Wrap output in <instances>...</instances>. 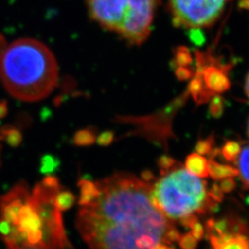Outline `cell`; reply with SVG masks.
Masks as SVG:
<instances>
[{
  "label": "cell",
  "mask_w": 249,
  "mask_h": 249,
  "mask_svg": "<svg viewBox=\"0 0 249 249\" xmlns=\"http://www.w3.org/2000/svg\"><path fill=\"white\" fill-rule=\"evenodd\" d=\"M75 200H76V197L71 192L62 191L55 194L53 198V204L58 211L65 212L71 208L75 203Z\"/></svg>",
  "instance_id": "11"
},
{
  "label": "cell",
  "mask_w": 249,
  "mask_h": 249,
  "mask_svg": "<svg viewBox=\"0 0 249 249\" xmlns=\"http://www.w3.org/2000/svg\"><path fill=\"white\" fill-rule=\"evenodd\" d=\"M0 77L13 97L36 102L56 86L57 63L51 50L35 39H19L5 48L0 57Z\"/></svg>",
  "instance_id": "2"
},
{
  "label": "cell",
  "mask_w": 249,
  "mask_h": 249,
  "mask_svg": "<svg viewBox=\"0 0 249 249\" xmlns=\"http://www.w3.org/2000/svg\"><path fill=\"white\" fill-rule=\"evenodd\" d=\"M220 187L223 190V193H230L236 187V183L231 178H226L222 180Z\"/></svg>",
  "instance_id": "19"
},
{
  "label": "cell",
  "mask_w": 249,
  "mask_h": 249,
  "mask_svg": "<svg viewBox=\"0 0 249 249\" xmlns=\"http://www.w3.org/2000/svg\"><path fill=\"white\" fill-rule=\"evenodd\" d=\"M178 242L182 249H196L197 248V240L192 235L191 232L181 235Z\"/></svg>",
  "instance_id": "14"
},
{
  "label": "cell",
  "mask_w": 249,
  "mask_h": 249,
  "mask_svg": "<svg viewBox=\"0 0 249 249\" xmlns=\"http://www.w3.org/2000/svg\"><path fill=\"white\" fill-rule=\"evenodd\" d=\"M191 233H192V235L196 238V240L199 241L201 240L202 238H203V236H204V228H203V226H202V224L200 223H198V222H196L191 228Z\"/></svg>",
  "instance_id": "20"
},
{
  "label": "cell",
  "mask_w": 249,
  "mask_h": 249,
  "mask_svg": "<svg viewBox=\"0 0 249 249\" xmlns=\"http://www.w3.org/2000/svg\"><path fill=\"white\" fill-rule=\"evenodd\" d=\"M237 158L238 175L240 176L244 184L249 187V144L242 149Z\"/></svg>",
  "instance_id": "10"
},
{
  "label": "cell",
  "mask_w": 249,
  "mask_h": 249,
  "mask_svg": "<svg viewBox=\"0 0 249 249\" xmlns=\"http://www.w3.org/2000/svg\"><path fill=\"white\" fill-rule=\"evenodd\" d=\"M6 46V43H5V39L3 38V36H0V57H1V55H2V53H3V51L5 50V47Z\"/></svg>",
  "instance_id": "22"
},
{
  "label": "cell",
  "mask_w": 249,
  "mask_h": 249,
  "mask_svg": "<svg viewBox=\"0 0 249 249\" xmlns=\"http://www.w3.org/2000/svg\"><path fill=\"white\" fill-rule=\"evenodd\" d=\"M229 0H169L176 25L197 29L213 25Z\"/></svg>",
  "instance_id": "5"
},
{
  "label": "cell",
  "mask_w": 249,
  "mask_h": 249,
  "mask_svg": "<svg viewBox=\"0 0 249 249\" xmlns=\"http://www.w3.org/2000/svg\"><path fill=\"white\" fill-rule=\"evenodd\" d=\"M220 249H249V239L244 234H233Z\"/></svg>",
  "instance_id": "12"
},
{
  "label": "cell",
  "mask_w": 249,
  "mask_h": 249,
  "mask_svg": "<svg viewBox=\"0 0 249 249\" xmlns=\"http://www.w3.org/2000/svg\"><path fill=\"white\" fill-rule=\"evenodd\" d=\"M180 237H181V233L175 227H170L165 234V239L168 244L174 243V242H178Z\"/></svg>",
  "instance_id": "21"
},
{
  "label": "cell",
  "mask_w": 249,
  "mask_h": 249,
  "mask_svg": "<svg viewBox=\"0 0 249 249\" xmlns=\"http://www.w3.org/2000/svg\"></svg>",
  "instance_id": "26"
},
{
  "label": "cell",
  "mask_w": 249,
  "mask_h": 249,
  "mask_svg": "<svg viewBox=\"0 0 249 249\" xmlns=\"http://www.w3.org/2000/svg\"><path fill=\"white\" fill-rule=\"evenodd\" d=\"M179 222H180V224L182 226H184L185 228H191L196 222H198V218L196 214H190L186 217L179 219Z\"/></svg>",
  "instance_id": "18"
},
{
  "label": "cell",
  "mask_w": 249,
  "mask_h": 249,
  "mask_svg": "<svg viewBox=\"0 0 249 249\" xmlns=\"http://www.w3.org/2000/svg\"><path fill=\"white\" fill-rule=\"evenodd\" d=\"M245 89H246V94L248 96V98L249 99V73L247 76V79H246V85H245Z\"/></svg>",
  "instance_id": "24"
},
{
  "label": "cell",
  "mask_w": 249,
  "mask_h": 249,
  "mask_svg": "<svg viewBox=\"0 0 249 249\" xmlns=\"http://www.w3.org/2000/svg\"><path fill=\"white\" fill-rule=\"evenodd\" d=\"M154 249H176L173 246H168V244H160Z\"/></svg>",
  "instance_id": "23"
},
{
  "label": "cell",
  "mask_w": 249,
  "mask_h": 249,
  "mask_svg": "<svg viewBox=\"0 0 249 249\" xmlns=\"http://www.w3.org/2000/svg\"><path fill=\"white\" fill-rule=\"evenodd\" d=\"M79 186L80 188V198L79 201L80 206L89 204L98 195L97 187L90 181H80Z\"/></svg>",
  "instance_id": "9"
},
{
  "label": "cell",
  "mask_w": 249,
  "mask_h": 249,
  "mask_svg": "<svg viewBox=\"0 0 249 249\" xmlns=\"http://www.w3.org/2000/svg\"><path fill=\"white\" fill-rule=\"evenodd\" d=\"M226 70L224 67L211 66L208 67L202 72V80L208 89L212 94L222 93L226 91L231 86V81L229 80Z\"/></svg>",
  "instance_id": "6"
},
{
  "label": "cell",
  "mask_w": 249,
  "mask_h": 249,
  "mask_svg": "<svg viewBox=\"0 0 249 249\" xmlns=\"http://www.w3.org/2000/svg\"><path fill=\"white\" fill-rule=\"evenodd\" d=\"M186 168L198 178L209 177V162L198 153L190 154L186 160Z\"/></svg>",
  "instance_id": "7"
},
{
  "label": "cell",
  "mask_w": 249,
  "mask_h": 249,
  "mask_svg": "<svg viewBox=\"0 0 249 249\" xmlns=\"http://www.w3.org/2000/svg\"><path fill=\"white\" fill-rule=\"evenodd\" d=\"M248 134H249V122H248Z\"/></svg>",
  "instance_id": "25"
},
{
  "label": "cell",
  "mask_w": 249,
  "mask_h": 249,
  "mask_svg": "<svg viewBox=\"0 0 249 249\" xmlns=\"http://www.w3.org/2000/svg\"><path fill=\"white\" fill-rule=\"evenodd\" d=\"M223 111V102L221 97L217 96L214 97L213 101L212 103L211 112L214 116H219L222 115Z\"/></svg>",
  "instance_id": "17"
},
{
  "label": "cell",
  "mask_w": 249,
  "mask_h": 249,
  "mask_svg": "<svg viewBox=\"0 0 249 249\" xmlns=\"http://www.w3.org/2000/svg\"><path fill=\"white\" fill-rule=\"evenodd\" d=\"M208 194H209L210 197L217 203L222 202L223 200V197H224V196H223L224 193H223V190L221 189L220 186H218V185H213V187H211L210 190L208 191Z\"/></svg>",
  "instance_id": "15"
},
{
  "label": "cell",
  "mask_w": 249,
  "mask_h": 249,
  "mask_svg": "<svg viewBox=\"0 0 249 249\" xmlns=\"http://www.w3.org/2000/svg\"><path fill=\"white\" fill-rule=\"evenodd\" d=\"M209 162V176L214 180H223L238 176V170L228 164H222L213 160Z\"/></svg>",
  "instance_id": "8"
},
{
  "label": "cell",
  "mask_w": 249,
  "mask_h": 249,
  "mask_svg": "<svg viewBox=\"0 0 249 249\" xmlns=\"http://www.w3.org/2000/svg\"><path fill=\"white\" fill-rule=\"evenodd\" d=\"M161 165V176L151 185L154 206L168 219L179 220L190 214H203L211 201L204 180L169 159Z\"/></svg>",
  "instance_id": "3"
},
{
  "label": "cell",
  "mask_w": 249,
  "mask_h": 249,
  "mask_svg": "<svg viewBox=\"0 0 249 249\" xmlns=\"http://www.w3.org/2000/svg\"><path fill=\"white\" fill-rule=\"evenodd\" d=\"M213 138L207 139L205 141H202L196 145V151L198 154H206L209 153L210 151L213 150Z\"/></svg>",
  "instance_id": "16"
},
{
  "label": "cell",
  "mask_w": 249,
  "mask_h": 249,
  "mask_svg": "<svg viewBox=\"0 0 249 249\" xmlns=\"http://www.w3.org/2000/svg\"><path fill=\"white\" fill-rule=\"evenodd\" d=\"M98 195L82 206L77 228L91 249H154L171 224L151 199V185L130 174L94 183Z\"/></svg>",
  "instance_id": "1"
},
{
  "label": "cell",
  "mask_w": 249,
  "mask_h": 249,
  "mask_svg": "<svg viewBox=\"0 0 249 249\" xmlns=\"http://www.w3.org/2000/svg\"><path fill=\"white\" fill-rule=\"evenodd\" d=\"M241 151L240 144L236 142H227L223 145L222 154L223 158L228 161H233L237 159Z\"/></svg>",
  "instance_id": "13"
},
{
  "label": "cell",
  "mask_w": 249,
  "mask_h": 249,
  "mask_svg": "<svg viewBox=\"0 0 249 249\" xmlns=\"http://www.w3.org/2000/svg\"><path fill=\"white\" fill-rule=\"evenodd\" d=\"M157 0H87L89 15L105 29L140 45L148 38Z\"/></svg>",
  "instance_id": "4"
}]
</instances>
